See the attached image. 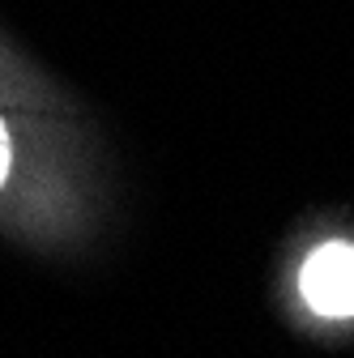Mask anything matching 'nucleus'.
<instances>
[{"instance_id":"f257e3e1","label":"nucleus","mask_w":354,"mask_h":358,"mask_svg":"<svg viewBox=\"0 0 354 358\" xmlns=\"http://www.w3.org/2000/svg\"><path fill=\"white\" fill-rule=\"evenodd\" d=\"M303 303L325 320H350L354 316V248L350 243H325L303 260L299 273Z\"/></svg>"},{"instance_id":"f03ea898","label":"nucleus","mask_w":354,"mask_h":358,"mask_svg":"<svg viewBox=\"0 0 354 358\" xmlns=\"http://www.w3.org/2000/svg\"><path fill=\"white\" fill-rule=\"evenodd\" d=\"M9 158H13V150H9V128H5V120H0V184H5V175H9Z\"/></svg>"}]
</instances>
